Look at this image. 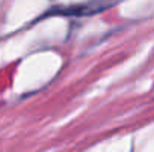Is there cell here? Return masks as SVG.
<instances>
[{"instance_id": "obj_1", "label": "cell", "mask_w": 154, "mask_h": 152, "mask_svg": "<svg viewBox=\"0 0 154 152\" xmlns=\"http://www.w3.org/2000/svg\"><path fill=\"white\" fill-rule=\"evenodd\" d=\"M120 0H85L81 3H73L67 6H55L51 7L44 16L61 15V16H90L100 13L103 10L115 6Z\"/></svg>"}]
</instances>
